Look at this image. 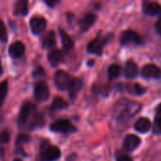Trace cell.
<instances>
[{
    "label": "cell",
    "mask_w": 161,
    "mask_h": 161,
    "mask_svg": "<svg viewBox=\"0 0 161 161\" xmlns=\"http://www.w3.org/2000/svg\"><path fill=\"white\" fill-rule=\"evenodd\" d=\"M141 109V104L128 99L119 100L114 106V117L119 120L129 119Z\"/></svg>",
    "instance_id": "obj_1"
},
{
    "label": "cell",
    "mask_w": 161,
    "mask_h": 161,
    "mask_svg": "<svg viewBox=\"0 0 161 161\" xmlns=\"http://www.w3.org/2000/svg\"><path fill=\"white\" fill-rule=\"evenodd\" d=\"M120 44L123 46H131V45H141L142 39L137 32L132 30L124 31L120 35Z\"/></svg>",
    "instance_id": "obj_2"
},
{
    "label": "cell",
    "mask_w": 161,
    "mask_h": 161,
    "mask_svg": "<svg viewBox=\"0 0 161 161\" xmlns=\"http://www.w3.org/2000/svg\"><path fill=\"white\" fill-rule=\"evenodd\" d=\"M72 77L65 71L63 70H59L56 72L55 76H54V80L56 86L60 89V90H68L70 84L72 82Z\"/></svg>",
    "instance_id": "obj_3"
},
{
    "label": "cell",
    "mask_w": 161,
    "mask_h": 161,
    "mask_svg": "<svg viewBox=\"0 0 161 161\" xmlns=\"http://www.w3.org/2000/svg\"><path fill=\"white\" fill-rule=\"evenodd\" d=\"M50 129L53 132H57V133H69V132H74L76 130L68 119H61L54 122L53 124H51Z\"/></svg>",
    "instance_id": "obj_4"
},
{
    "label": "cell",
    "mask_w": 161,
    "mask_h": 161,
    "mask_svg": "<svg viewBox=\"0 0 161 161\" xmlns=\"http://www.w3.org/2000/svg\"><path fill=\"white\" fill-rule=\"evenodd\" d=\"M60 156H61L60 149L56 146H49L45 151H43L40 156V160L41 161H55Z\"/></svg>",
    "instance_id": "obj_5"
},
{
    "label": "cell",
    "mask_w": 161,
    "mask_h": 161,
    "mask_svg": "<svg viewBox=\"0 0 161 161\" xmlns=\"http://www.w3.org/2000/svg\"><path fill=\"white\" fill-rule=\"evenodd\" d=\"M31 29L34 34L42 33L47 27V20L43 16H34L31 19Z\"/></svg>",
    "instance_id": "obj_6"
},
{
    "label": "cell",
    "mask_w": 161,
    "mask_h": 161,
    "mask_svg": "<svg viewBox=\"0 0 161 161\" xmlns=\"http://www.w3.org/2000/svg\"><path fill=\"white\" fill-rule=\"evenodd\" d=\"M141 75L144 78L151 79V78H159L161 76V69L153 64H148L142 67Z\"/></svg>",
    "instance_id": "obj_7"
},
{
    "label": "cell",
    "mask_w": 161,
    "mask_h": 161,
    "mask_svg": "<svg viewBox=\"0 0 161 161\" xmlns=\"http://www.w3.org/2000/svg\"><path fill=\"white\" fill-rule=\"evenodd\" d=\"M104 44H105V39L98 37V38L92 40L88 44L87 50L90 53H93V54H96V55H102Z\"/></svg>",
    "instance_id": "obj_8"
},
{
    "label": "cell",
    "mask_w": 161,
    "mask_h": 161,
    "mask_svg": "<svg viewBox=\"0 0 161 161\" xmlns=\"http://www.w3.org/2000/svg\"><path fill=\"white\" fill-rule=\"evenodd\" d=\"M140 142H141V140L137 136L127 135L123 140V148L127 152H133L139 146Z\"/></svg>",
    "instance_id": "obj_9"
},
{
    "label": "cell",
    "mask_w": 161,
    "mask_h": 161,
    "mask_svg": "<svg viewBox=\"0 0 161 161\" xmlns=\"http://www.w3.org/2000/svg\"><path fill=\"white\" fill-rule=\"evenodd\" d=\"M34 94L37 100L39 101H47L49 97V89L47 85L45 82H40L36 85Z\"/></svg>",
    "instance_id": "obj_10"
},
{
    "label": "cell",
    "mask_w": 161,
    "mask_h": 161,
    "mask_svg": "<svg viewBox=\"0 0 161 161\" xmlns=\"http://www.w3.org/2000/svg\"><path fill=\"white\" fill-rule=\"evenodd\" d=\"M9 52L12 57L19 58V57L23 56V54L25 53V45L20 41L14 42L10 46Z\"/></svg>",
    "instance_id": "obj_11"
},
{
    "label": "cell",
    "mask_w": 161,
    "mask_h": 161,
    "mask_svg": "<svg viewBox=\"0 0 161 161\" xmlns=\"http://www.w3.org/2000/svg\"><path fill=\"white\" fill-rule=\"evenodd\" d=\"M143 10L147 14L153 16V15L159 14L161 13V5L156 2H151V1L145 2L144 1Z\"/></svg>",
    "instance_id": "obj_12"
},
{
    "label": "cell",
    "mask_w": 161,
    "mask_h": 161,
    "mask_svg": "<svg viewBox=\"0 0 161 161\" xmlns=\"http://www.w3.org/2000/svg\"><path fill=\"white\" fill-rule=\"evenodd\" d=\"M32 108H33V105L30 102H26L23 103L21 110H20V114H19V119H18L20 124H23L27 121V119H29L32 111Z\"/></svg>",
    "instance_id": "obj_13"
},
{
    "label": "cell",
    "mask_w": 161,
    "mask_h": 161,
    "mask_svg": "<svg viewBox=\"0 0 161 161\" xmlns=\"http://www.w3.org/2000/svg\"><path fill=\"white\" fill-rule=\"evenodd\" d=\"M97 17L94 14H88L85 17H83L80 21V28L83 31H88L95 23Z\"/></svg>",
    "instance_id": "obj_14"
},
{
    "label": "cell",
    "mask_w": 161,
    "mask_h": 161,
    "mask_svg": "<svg viewBox=\"0 0 161 161\" xmlns=\"http://www.w3.org/2000/svg\"><path fill=\"white\" fill-rule=\"evenodd\" d=\"M151 128V121L147 118H139L135 123V129L141 134L149 132Z\"/></svg>",
    "instance_id": "obj_15"
},
{
    "label": "cell",
    "mask_w": 161,
    "mask_h": 161,
    "mask_svg": "<svg viewBox=\"0 0 161 161\" xmlns=\"http://www.w3.org/2000/svg\"><path fill=\"white\" fill-rule=\"evenodd\" d=\"M29 12V0H17L14 6V14L26 15Z\"/></svg>",
    "instance_id": "obj_16"
},
{
    "label": "cell",
    "mask_w": 161,
    "mask_h": 161,
    "mask_svg": "<svg viewBox=\"0 0 161 161\" xmlns=\"http://www.w3.org/2000/svg\"><path fill=\"white\" fill-rule=\"evenodd\" d=\"M124 73H125V76L129 79L136 78L137 76V73H138L137 65L133 61H128L126 63V65H125Z\"/></svg>",
    "instance_id": "obj_17"
},
{
    "label": "cell",
    "mask_w": 161,
    "mask_h": 161,
    "mask_svg": "<svg viewBox=\"0 0 161 161\" xmlns=\"http://www.w3.org/2000/svg\"><path fill=\"white\" fill-rule=\"evenodd\" d=\"M83 87V82L82 80L80 79H76V78H73L72 79V82L70 84V86L68 88V91H69V95L72 99L75 98V96L77 95V93L79 92V90Z\"/></svg>",
    "instance_id": "obj_18"
},
{
    "label": "cell",
    "mask_w": 161,
    "mask_h": 161,
    "mask_svg": "<svg viewBox=\"0 0 161 161\" xmlns=\"http://www.w3.org/2000/svg\"><path fill=\"white\" fill-rule=\"evenodd\" d=\"M64 58V54L60 49H53L48 53V61L52 65L59 64Z\"/></svg>",
    "instance_id": "obj_19"
},
{
    "label": "cell",
    "mask_w": 161,
    "mask_h": 161,
    "mask_svg": "<svg viewBox=\"0 0 161 161\" xmlns=\"http://www.w3.org/2000/svg\"><path fill=\"white\" fill-rule=\"evenodd\" d=\"M126 89L128 90L129 93L136 95V96L143 95L146 92V88L141 86L139 84H129L126 86Z\"/></svg>",
    "instance_id": "obj_20"
},
{
    "label": "cell",
    "mask_w": 161,
    "mask_h": 161,
    "mask_svg": "<svg viewBox=\"0 0 161 161\" xmlns=\"http://www.w3.org/2000/svg\"><path fill=\"white\" fill-rule=\"evenodd\" d=\"M60 35H61V39H62L64 47L65 49H71L74 46V43H73V40L71 39V37L64 30H60Z\"/></svg>",
    "instance_id": "obj_21"
},
{
    "label": "cell",
    "mask_w": 161,
    "mask_h": 161,
    "mask_svg": "<svg viewBox=\"0 0 161 161\" xmlns=\"http://www.w3.org/2000/svg\"><path fill=\"white\" fill-rule=\"evenodd\" d=\"M55 44H56L55 33H54V31H48V33L46 35V37L43 40V47L46 48H49V47H52L53 46H55Z\"/></svg>",
    "instance_id": "obj_22"
},
{
    "label": "cell",
    "mask_w": 161,
    "mask_h": 161,
    "mask_svg": "<svg viewBox=\"0 0 161 161\" xmlns=\"http://www.w3.org/2000/svg\"><path fill=\"white\" fill-rule=\"evenodd\" d=\"M53 110H62L67 107V103L61 97H56L51 105Z\"/></svg>",
    "instance_id": "obj_23"
},
{
    "label": "cell",
    "mask_w": 161,
    "mask_h": 161,
    "mask_svg": "<svg viewBox=\"0 0 161 161\" xmlns=\"http://www.w3.org/2000/svg\"><path fill=\"white\" fill-rule=\"evenodd\" d=\"M120 72H121V68L117 64H111L108 68V76L110 79H115V78L119 77Z\"/></svg>",
    "instance_id": "obj_24"
},
{
    "label": "cell",
    "mask_w": 161,
    "mask_h": 161,
    "mask_svg": "<svg viewBox=\"0 0 161 161\" xmlns=\"http://www.w3.org/2000/svg\"><path fill=\"white\" fill-rule=\"evenodd\" d=\"M7 93H8V82L7 80H3L2 83H0V106L3 104Z\"/></svg>",
    "instance_id": "obj_25"
},
{
    "label": "cell",
    "mask_w": 161,
    "mask_h": 161,
    "mask_svg": "<svg viewBox=\"0 0 161 161\" xmlns=\"http://www.w3.org/2000/svg\"><path fill=\"white\" fill-rule=\"evenodd\" d=\"M44 124V119L43 116L41 114H36L32 119V122L31 124V127L34 128V127H38V126H42Z\"/></svg>",
    "instance_id": "obj_26"
},
{
    "label": "cell",
    "mask_w": 161,
    "mask_h": 161,
    "mask_svg": "<svg viewBox=\"0 0 161 161\" xmlns=\"http://www.w3.org/2000/svg\"><path fill=\"white\" fill-rule=\"evenodd\" d=\"M153 132L155 135L161 134V117H155L154 122L153 125Z\"/></svg>",
    "instance_id": "obj_27"
},
{
    "label": "cell",
    "mask_w": 161,
    "mask_h": 161,
    "mask_svg": "<svg viewBox=\"0 0 161 161\" xmlns=\"http://www.w3.org/2000/svg\"><path fill=\"white\" fill-rule=\"evenodd\" d=\"M8 38V33H7V29L4 24V22L0 19V40L6 42Z\"/></svg>",
    "instance_id": "obj_28"
},
{
    "label": "cell",
    "mask_w": 161,
    "mask_h": 161,
    "mask_svg": "<svg viewBox=\"0 0 161 161\" xmlns=\"http://www.w3.org/2000/svg\"><path fill=\"white\" fill-rule=\"evenodd\" d=\"M10 140V134L7 131H4L0 134V142L1 143H8Z\"/></svg>",
    "instance_id": "obj_29"
},
{
    "label": "cell",
    "mask_w": 161,
    "mask_h": 161,
    "mask_svg": "<svg viewBox=\"0 0 161 161\" xmlns=\"http://www.w3.org/2000/svg\"><path fill=\"white\" fill-rule=\"evenodd\" d=\"M27 141H29V136H27V135H20L17 138L18 144H22V143H25Z\"/></svg>",
    "instance_id": "obj_30"
},
{
    "label": "cell",
    "mask_w": 161,
    "mask_h": 161,
    "mask_svg": "<svg viewBox=\"0 0 161 161\" xmlns=\"http://www.w3.org/2000/svg\"><path fill=\"white\" fill-rule=\"evenodd\" d=\"M45 3L48 6V7H54L58 2H59V0H44Z\"/></svg>",
    "instance_id": "obj_31"
},
{
    "label": "cell",
    "mask_w": 161,
    "mask_h": 161,
    "mask_svg": "<svg viewBox=\"0 0 161 161\" xmlns=\"http://www.w3.org/2000/svg\"><path fill=\"white\" fill-rule=\"evenodd\" d=\"M117 161H133V160L128 155H121L117 159Z\"/></svg>",
    "instance_id": "obj_32"
},
{
    "label": "cell",
    "mask_w": 161,
    "mask_h": 161,
    "mask_svg": "<svg viewBox=\"0 0 161 161\" xmlns=\"http://www.w3.org/2000/svg\"><path fill=\"white\" fill-rule=\"evenodd\" d=\"M155 30H156V31L161 35V19H159V20L155 23Z\"/></svg>",
    "instance_id": "obj_33"
},
{
    "label": "cell",
    "mask_w": 161,
    "mask_h": 161,
    "mask_svg": "<svg viewBox=\"0 0 161 161\" xmlns=\"http://www.w3.org/2000/svg\"><path fill=\"white\" fill-rule=\"evenodd\" d=\"M156 117H161V103L156 108Z\"/></svg>",
    "instance_id": "obj_34"
},
{
    "label": "cell",
    "mask_w": 161,
    "mask_h": 161,
    "mask_svg": "<svg viewBox=\"0 0 161 161\" xmlns=\"http://www.w3.org/2000/svg\"><path fill=\"white\" fill-rule=\"evenodd\" d=\"M0 73H2V66H1V63H0Z\"/></svg>",
    "instance_id": "obj_35"
}]
</instances>
